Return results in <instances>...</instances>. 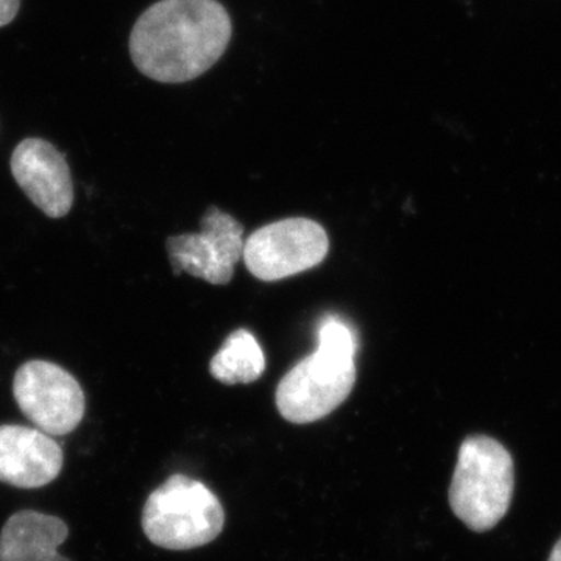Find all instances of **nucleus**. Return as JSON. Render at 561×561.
<instances>
[{
	"label": "nucleus",
	"mask_w": 561,
	"mask_h": 561,
	"mask_svg": "<svg viewBox=\"0 0 561 561\" xmlns=\"http://www.w3.org/2000/svg\"><path fill=\"white\" fill-rule=\"evenodd\" d=\"M231 35L230 14L217 0H160L133 27L131 60L151 80L186 83L220 60Z\"/></svg>",
	"instance_id": "nucleus-1"
},
{
	"label": "nucleus",
	"mask_w": 561,
	"mask_h": 561,
	"mask_svg": "<svg viewBox=\"0 0 561 561\" xmlns=\"http://www.w3.org/2000/svg\"><path fill=\"white\" fill-rule=\"evenodd\" d=\"M515 489V467L504 445L486 435L461 443L449 505L454 515L474 531H489L507 515Z\"/></svg>",
	"instance_id": "nucleus-2"
},
{
	"label": "nucleus",
	"mask_w": 561,
	"mask_h": 561,
	"mask_svg": "<svg viewBox=\"0 0 561 561\" xmlns=\"http://www.w3.org/2000/svg\"><path fill=\"white\" fill-rule=\"evenodd\" d=\"M11 173L24 194L51 219L68 216L73 205L72 175L66 158L47 140L28 138L11 154Z\"/></svg>",
	"instance_id": "nucleus-8"
},
{
	"label": "nucleus",
	"mask_w": 561,
	"mask_h": 561,
	"mask_svg": "<svg viewBox=\"0 0 561 561\" xmlns=\"http://www.w3.org/2000/svg\"><path fill=\"white\" fill-rule=\"evenodd\" d=\"M356 383L354 357L317 348L298 362L278 383L276 405L294 424L316 423L334 412Z\"/></svg>",
	"instance_id": "nucleus-4"
},
{
	"label": "nucleus",
	"mask_w": 561,
	"mask_h": 561,
	"mask_svg": "<svg viewBox=\"0 0 561 561\" xmlns=\"http://www.w3.org/2000/svg\"><path fill=\"white\" fill-rule=\"evenodd\" d=\"M13 394L21 412L51 437L76 431L87 411V398L79 381L47 360L25 362L18 368Z\"/></svg>",
	"instance_id": "nucleus-6"
},
{
	"label": "nucleus",
	"mask_w": 561,
	"mask_h": 561,
	"mask_svg": "<svg viewBox=\"0 0 561 561\" xmlns=\"http://www.w3.org/2000/svg\"><path fill=\"white\" fill-rule=\"evenodd\" d=\"M61 446L41 430L0 426V482L16 489H41L62 470Z\"/></svg>",
	"instance_id": "nucleus-9"
},
{
	"label": "nucleus",
	"mask_w": 561,
	"mask_h": 561,
	"mask_svg": "<svg viewBox=\"0 0 561 561\" xmlns=\"http://www.w3.org/2000/svg\"><path fill=\"white\" fill-rule=\"evenodd\" d=\"M548 561H561V538L557 541V545L553 546L551 556H549Z\"/></svg>",
	"instance_id": "nucleus-14"
},
{
	"label": "nucleus",
	"mask_w": 561,
	"mask_h": 561,
	"mask_svg": "<svg viewBox=\"0 0 561 561\" xmlns=\"http://www.w3.org/2000/svg\"><path fill=\"white\" fill-rule=\"evenodd\" d=\"M317 348L337 356L354 357L359 350V339L350 323L339 316H327L317 328Z\"/></svg>",
	"instance_id": "nucleus-12"
},
{
	"label": "nucleus",
	"mask_w": 561,
	"mask_h": 561,
	"mask_svg": "<svg viewBox=\"0 0 561 561\" xmlns=\"http://www.w3.org/2000/svg\"><path fill=\"white\" fill-rule=\"evenodd\" d=\"M209 370L227 386L257 381L265 370L264 351L250 331L231 332L210 360Z\"/></svg>",
	"instance_id": "nucleus-11"
},
{
	"label": "nucleus",
	"mask_w": 561,
	"mask_h": 561,
	"mask_svg": "<svg viewBox=\"0 0 561 561\" xmlns=\"http://www.w3.org/2000/svg\"><path fill=\"white\" fill-rule=\"evenodd\" d=\"M330 251V238L320 224L305 217L273 221L250 234L243 261L257 279L279 280L320 265Z\"/></svg>",
	"instance_id": "nucleus-5"
},
{
	"label": "nucleus",
	"mask_w": 561,
	"mask_h": 561,
	"mask_svg": "<svg viewBox=\"0 0 561 561\" xmlns=\"http://www.w3.org/2000/svg\"><path fill=\"white\" fill-rule=\"evenodd\" d=\"M21 0H0V28L9 25L20 11Z\"/></svg>",
	"instance_id": "nucleus-13"
},
{
	"label": "nucleus",
	"mask_w": 561,
	"mask_h": 561,
	"mask_svg": "<svg viewBox=\"0 0 561 561\" xmlns=\"http://www.w3.org/2000/svg\"><path fill=\"white\" fill-rule=\"evenodd\" d=\"M225 526V511L209 486L173 474L150 494L142 511V530L154 546L190 551L216 540Z\"/></svg>",
	"instance_id": "nucleus-3"
},
{
	"label": "nucleus",
	"mask_w": 561,
	"mask_h": 561,
	"mask_svg": "<svg viewBox=\"0 0 561 561\" xmlns=\"http://www.w3.org/2000/svg\"><path fill=\"white\" fill-rule=\"evenodd\" d=\"M243 225L228 213L210 206L202 219L201 232L172 236L168 253L173 273H187L214 286H227L243 256Z\"/></svg>",
	"instance_id": "nucleus-7"
},
{
	"label": "nucleus",
	"mask_w": 561,
	"mask_h": 561,
	"mask_svg": "<svg viewBox=\"0 0 561 561\" xmlns=\"http://www.w3.org/2000/svg\"><path fill=\"white\" fill-rule=\"evenodd\" d=\"M68 535V524L57 516L14 513L0 531V561H70L58 553Z\"/></svg>",
	"instance_id": "nucleus-10"
}]
</instances>
